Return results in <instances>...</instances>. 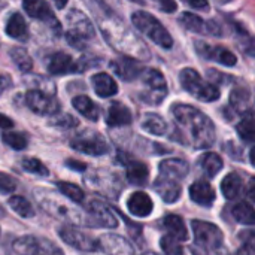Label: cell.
Here are the masks:
<instances>
[{"label":"cell","instance_id":"1","mask_svg":"<svg viewBox=\"0 0 255 255\" xmlns=\"http://www.w3.org/2000/svg\"><path fill=\"white\" fill-rule=\"evenodd\" d=\"M172 115L184 143L197 149H205L214 145L215 126L202 111L190 105L178 103L172 108Z\"/></svg>","mask_w":255,"mask_h":255},{"label":"cell","instance_id":"2","mask_svg":"<svg viewBox=\"0 0 255 255\" xmlns=\"http://www.w3.org/2000/svg\"><path fill=\"white\" fill-rule=\"evenodd\" d=\"M33 197L39 208L52 218L67 221L75 226L93 227V220L88 211H81L79 208H76L73 203H70L72 200H69L67 197L64 199L60 191L57 193L48 188H36L33 191Z\"/></svg>","mask_w":255,"mask_h":255},{"label":"cell","instance_id":"3","mask_svg":"<svg viewBox=\"0 0 255 255\" xmlns=\"http://www.w3.org/2000/svg\"><path fill=\"white\" fill-rule=\"evenodd\" d=\"M131 22L134 24V27L143 33L145 36H148L155 45L164 48V49H170L173 45V39L170 36V33L167 31V28L151 13L139 10L134 12L131 15Z\"/></svg>","mask_w":255,"mask_h":255},{"label":"cell","instance_id":"4","mask_svg":"<svg viewBox=\"0 0 255 255\" xmlns=\"http://www.w3.org/2000/svg\"><path fill=\"white\" fill-rule=\"evenodd\" d=\"M179 81L182 88L190 94H193L200 102H215L220 99V90L215 85L205 82L203 78L199 75V72L191 67L181 70Z\"/></svg>","mask_w":255,"mask_h":255},{"label":"cell","instance_id":"5","mask_svg":"<svg viewBox=\"0 0 255 255\" xmlns=\"http://www.w3.org/2000/svg\"><path fill=\"white\" fill-rule=\"evenodd\" d=\"M67 22H69V30L66 33L67 42L75 46L76 49H82L88 40H91L96 36L94 27L91 24V21L87 18L85 13H82L81 10H70V13H67L66 16Z\"/></svg>","mask_w":255,"mask_h":255},{"label":"cell","instance_id":"6","mask_svg":"<svg viewBox=\"0 0 255 255\" xmlns=\"http://www.w3.org/2000/svg\"><path fill=\"white\" fill-rule=\"evenodd\" d=\"M143 90L140 91L139 97L148 105H160L167 96V82L161 72L157 69H146L140 75Z\"/></svg>","mask_w":255,"mask_h":255},{"label":"cell","instance_id":"7","mask_svg":"<svg viewBox=\"0 0 255 255\" xmlns=\"http://www.w3.org/2000/svg\"><path fill=\"white\" fill-rule=\"evenodd\" d=\"M12 250L16 255H64L54 242L40 236H21L13 241Z\"/></svg>","mask_w":255,"mask_h":255},{"label":"cell","instance_id":"8","mask_svg":"<svg viewBox=\"0 0 255 255\" xmlns=\"http://www.w3.org/2000/svg\"><path fill=\"white\" fill-rule=\"evenodd\" d=\"M193 232H194V241L199 247L205 248L206 251H220L223 247V232L211 223L194 220L191 223Z\"/></svg>","mask_w":255,"mask_h":255},{"label":"cell","instance_id":"9","mask_svg":"<svg viewBox=\"0 0 255 255\" xmlns=\"http://www.w3.org/2000/svg\"><path fill=\"white\" fill-rule=\"evenodd\" d=\"M70 146L82 154L93 155V157H100L109 152V145L105 140V137L96 131L87 130L78 136H75L70 140Z\"/></svg>","mask_w":255,"mask_h":255},{"label":"cell","instance_id":"10","mask_svg":"<svg viewBox=\"0 0 255 255\" xmlns=\"http://www.w3.org/2000/svg\"><path fill=\"white\" fill-rule=\"evenodd\" d=\"M58 236L61 241L72 248L82 251V253H97L100 251L99 239L91 238L87 233H82L81 230L72 227V226H61L58 227Z\"/></svg>","mask_w":255,"mask_h":255},{"label":"cell","instance_id":"11","mask_svg":"<svg viewBox=\"0 0 255 255\" xmlns=\"http://www.w3.org/2000/svg\"><path fill=\"white\" fill-rule=\"evenodd\" d=\"M27 108L37 115H57L60 112V102L40 90H31L25 94Z\"/></svg>","mask_w":255,"mask_h":255},{"label":"cell","instance_id":"12","mask_svg":"<svg viewBox=\"0 0 255 255\" xmlns=\"http://www.w3.org/2000/svg\"><path fill=\"white\" fill-rule=\"evenodd\" d=\"M22 7L28 16L49 24L55 33L61 31L60 21L54 16V12L51 10L49 4L45 0H22Z\"/></svg>","mask_w":255,"mask_h":255},{"label":"cell","instance_id":"13","mask_svg":"<svg viewBox=\"0 0 255 255\" xmlns=\"http://www.w3.org/2000/svg\"><path fill=\"white\" fill-rule=\"evenodd\" d=\"M111 69L123 81H134L143 73V66L139 60L131 57H120L111 61Z\"/></svg>","mask_w":255,"mask_h":255},{"label":"cell","instance_id":"14","mask_svg":"<svg viewBox=\"0 0 255 255\" xmlns=\"http://www.w3.org/2000/svg\"><path fill=\"white\" fill-rule=\"evenodd\" d=\"M91 220H93V227H102V229H115L118 227V221L112 211L102 202L99 200H91L87 208Z\"/></svg>","mask_w":255,"mask_h":255},{"label":"cell","instance_id":"15","mask_svg":"<svg viewBox=\"0 0 255 255\" xmlns=\"http://www.w3.org/2000/svg\"><path fill=\"white\" fill-rule=\"evenodd\" d=\"M46 69L51 75H70L78 73L81 70V66L75 63V60L66 54V52H55L46 58Z\"/></svg>","mask_w":255,"mask_h":255},{"label":"cell","instance_id":"16","mask_svg":"<svg viewBox=\"0 0 255 255\" xmlns=\"http://www.w3.org/2000/svg\"><path fill=\"white\" fill-rule=\"evenodd\" d=\"M196 49L197 52L208 58V60H212V61H217L223 66H227V67H232L236 64V55L229 51L227 48L224 46H214V45H208L205 42H197L196 43Z\"/></svg>","mask_w":255,"mask_h":255},{"label":"cell","instance_id":"17","mask_svg":"<svg viewBox=\"0 0 255 255\" xmlns=\"http://www.w3.org/2000/svg\"><path fill=\"white\" fill-rule=\"evenodd\" d=\"M99 247L100 251H103L108 255H133L134 250L133 247L121 236L117 235H103L99 239Z\"/></svg>","mask_w":255,"mask_h":255},{"label":"cell","instance_id":"18","mask_svg":"<svg viewBox=\"0 0 255 255\" xmlns=\"http://www.w3.org/2000/svg\"><path fill=\"white\" fill-rule=\"evenodd\" d=\"M158 170H160V176L179 182L188 175L190 167H188V163L185 160L169 158V160H164V161L160 163Z\"/></svg>","mask_w":255,"mask_h":255},{"label":"cell","instance_id":"19","mask_svg":"<svg viewBox=\"0 0 255 255\" xmlns=\"http://www.w3.org/2000/svg\"><path fill=\"white\" fill-rule=\"evenodd\" d=\"M127 209L131 215H134L137 218H146L148 215H151V212L154 209V203L146 193L136 191L128 197Z\"/></svg>","mask_w":255,"mask_h":255},{"label":"cell","instance_id":"20","mask_svg":"<svg viewBox=\"0 0 255 255\" xmlns=\"http://www.w3.org/2000/svg\"><path fill=\"white\" fill-rule=\"evenodd\" d=\"M133 117L130 109L120 103V102H114L109 105L108 108V114H106V124L109 127H121V126H128L131 123Z\"/></svg>","mask_w":255,"mask_h":255},{"label":"cell","instance_id":"21","mask_svg":"<svg viewBox=\"0 0 255 255\" xmlns=\"http://www.w3.org/2000/svg\"><path fill=\"white\" fill-rule=\"evenodd\" d=\"M190 197L194 203L209 208L215 202V191L206 181H197L190 187Z\"/></svg>","mask_w":255,"mask_h":255},{"label":"cell","instance_id":"22","mask_svg":"<svg viewBox=\"0 0 255 255\" xmlns=\"http://www.w3.org/2000/svg\"><path fill=\"white\" fill-rule=\"evenodd\" d=\"M154 190L160 194V197H161L166 203H175V202H178L179 197H181V187H179V182L172 181V179H167V178H163V176H160V178L155 181Z\"/></svg>","mask_w":255,"mask_h":255},{"label":"cell","instance_id":"23","mask_svg":"<svg viewBox=\"0 0 255 255\" xmlns=\"http://www.w3.org/2000/svg\"><path fill=\"white\" fill-rule=\"evenodd\" d=\"M4 31L9 37L15 39V40H27L28 39V27L25 19L22 18V15L19 12H13L6 22Z\"/></svg>","mask_w":255,"mask_h":255},{"label":"cell","instance_id":"24","mask_svg":"<svg viewBox=\"0 0 255 255\" xmlns=\"http://www.w3.org/2000/svg\"><path fill=\"white\" fill-rule=\"evenodd\" d=\"M93 88L99 97H112L118 93V85L114 78L108 73H96L91 78Z\"/></svg>","mask_w":255,"mask_h":255},{"label":"cell","instance_id":"25","mask_svg":"<svg viewBox=\"0 0 255 255\" xmlns=\"http://www.w3.org/2000/svg\"><path fill=\"white\" fill-rule=\"evenodd\" d=\"M126 173L128 182L134 185H145L149 178L148 166L142 161H134V160L126 161Z\"/></svg>","mask_w":255,"mask_h":255},{"label":"cell","instance_id":"26","mask_svg":"<svg viewBox=\"0 0 255 255\" xmlns=\"http://www.w3.org/2000/svg\"><path fill=\"white\" fill-rule=\"evenodd\" d=\"M72 103H73V108L82 117H85L87 120H90V121H97L99 120L100 109H99V106L90 97H87V96H76L72 100Z\"/></svg>","mask_w":255,"mask_h":255},{"label":"cell","instance_id":"27","mask_svg":"<svg viewBox=\"0 0 255 255\" xmlns=\"http://www.w3.org/2000/svg\"><path fill=\"white\" fill-rule=\"evenodd\" d=\"M199 166L200 169L209 176V178H215L217 173H220V170L223 169V158L215 154V152H206L200 157L199 160Z\"/></svg>","mask_w":255,"mask_h":255},{"label":"cell","instance_id":"28","mask_svg":"<svg viewBox=\"0 0 255 255\" xmlns=\"http://www.w3.org/2000/svg\"><path fill=\"white\" fill-rule=\"evenodd\" d=\"M242 191V179L238 173H229L221 182V193L226 199L235 200Z\"/></svg>","mask_w":255,"mask_h":255},{"label":"cell","instance_id":"29","mask_svg":"<svg viewBox=\"0 0 255 255\" xmlns=\"http://www.w3.org/2000/svg\"><path fill=\"white\" fill-rule=\"evenodd\" d=\"M163 226L167 229L170 236L176 238L178 241H187L188 239V232H187V227H185V224H184L181 217H178V215H167L163 220Z\"/></svg>","mask_w":255,"mask_h":255},{"label":"cell","instance_id":"30","mask_svg":"<svg viewBox=\"0 0 255 255\" xmlns=\"http://www.w3.org/2000/svg\"><path fill=\"white\" fill-rule=\"evenodd\" d=\"M142 128L151 134H155V136H161L166 133L167 130V124L166 121L157 115V114H146L142 120Z\"/></svg>","mask_w":255,"mask_h":255},{"label":"cell","instance_id":"31","mask_svg":"<svg viewBox=\"0 0 255 255\" xmlns=\"http://www.w3.org/2000/svg\"><path fill=\"white\" fill-rule=\"evenodd\" d=\"M7 205L21 218H33L34 214H36L34 208L31 206V203L25 197H22V196H12V197H9L7 199Z\"/></svg>","mask_w":255,"mask_h":255},{"label":"cell","instance_id":"32","mask_svg":"<svg viewBox=\"0 0 255 255\" xmlns=\"http://www.w3.org/2000/svg\"><path fill=\"white\" fill-rule=\"evenodd\" d=\"M232 215L241 224L255 226V209L251 205H248L245 202L238 203L236 206H233L232 208Z\"/></svg>","mask_w":255,"mask_h":255},{"label":"cell","instance_id":"33","mask_svg":"<svg viewBox=\"0 0 255 255\" xmlns=\"http://www.w3.org/2000/svg\"><path fill=\"white\" fill-rule=\"evenodd\" d=\"M9 55H10V58L13 60L15 66H16L19 70L28 72V70L33 67V60H31L30 54H28L24 48H21V46H13V48L9 51Z\"/></svg>","mask_w":255,"mask_h":255},{"label":"cell","instance_id":"34","mask_svg":"<svg viewBox=\"0 0 255 255\" xmlns=\"http://www.w3.org/2000/svg\"><path fill=\"white\" fill-rule=\"evenodd\" d=\"M57 188L64 197H67L69 200H72L75 203H82L85 200V194H84L82 188L75 184L60 181V182H57Z\"/></svg>","mask_w":255,"mask_h":255},{"label":"cell","instance_id":"35","mask_svg":"<svg viewBox=\"0 0 255 255\" xmlns=\"http://www.w3.org/2000/svg\"><path fill=\"white\" fill-rule=\"evenodd\" d=\"M1 140L7 146H10L12 149H15V151H22L28 145L27 136L22 134V133H18V131H4L1 134Z\"/></svg>","mask_w":255,"mask_h":255},{"label":"cell","instance_id":"36","mask_svg":"<svg viewBox=\"0 0 255 255\" xmlns=\"http://www.w3.org/2000/svg\"><path fill=\"white\" fill-rule=\"evenodd\" d=\"M21 166L25 172L28 173H33V175H39V176H48L49 175V170L48 167L39 160V158H34V157H25L21 160Z\"/></svg>","mask_w":255,"mask_h":255},{"label":"cell","instance_id":"37","mask_svg":"<svg viewBox=\"0 0 255 255\" xmlns=\"http://www.w3.org/2000/svg\"><path fill=\"white\" fill-rule=\"evenodd\" d=\"M179 21L184 28H187L190 31H196V33H200L205 27V21L193 12H184L179 18Z\"/></svg>","mask_w":255,"mask_h":255},{"label":"cell","instance_id":"38","mask_svg":"<svg viewBox=\"0 0 255 255\" xmlns=\"http://www.w3.org/2000/svg\"><path fill=\"white\" fill-rule=\"evenodd\" d=\"M238 134L241 136L242 140L250 142V143H255V120L253 118H244L238 127Z\"/></svg>","mask_w":255,"mask_h":255},{"label":"cell","instance_id":"39","mask_svg":"<svg viewBox=\"0 0 255 255\" xmlns=\"http://www.w3.org/2000/svg\"><path fill=\"white\" fill-rule=\"evenodd\" d=\"M160 247L163 250V253L167 255H182V247L179 245L178 239L173 236H163Z\"/></svg>","mask_w":255,"mask_h":255},{"label":"cell","instance_id":"40","mask_svg":"<svg viewBox=\"0 0 255 255\" xmlns=\"http://www.w3.org/2000/svg\"><path fill=\"white\" fill-rule=\"evenodd\" d=\"M238 45H239L242 52H245L250 57H255V36L247 34L245 30H244V33L239 34Z\"/></svg>","mask_w":255,"mask_h":255},{"label":"cell","instance_id":"41","mask_svg":"<svg viewBox=\"0 0 255 255\" xmlns=\"http://www.w3.org/2000/svg\"><path fill=\"white\" fill-rule=\"evenodd\" d=\"M16 185H18V182L15 178H12L10 175H7L4 172H0V193L1 194L7 196V194L13 193L16 190Z\"/></svg>","mask_w":255,"mask_h":255},{"label":"cell","instance_id":"42","mask_svg":"<svg viewBox=\"0 0 255 255\" xmlns=\"http://www.w3.org/2000/svg\"><path fill=\"white\" fill-rule=\"evenodd\" d=\"M49 124L54 126V127H60V128H73V127H76L79 123H78V120H76L75 117H72V115H69V114H64V115H61V117L52 120Z\"/></svg>","mask_w":255,"mask_h":255},{"label":"cell","instance_id":"43","mask_svg":"<svg viewBox=\"0 0 255 255\" xmlns=\"http://www.w3.org/2000/svg\"><path fill=\"white\" fill-rule=\"evenodd\" d=\"M248 99H250L248 93L239 88V90H235V91L232 93L230 102H232V105H233L235 108H239V106H244V105L248 102Z\"/></svg>","mask_w":255,"mask_h":255},{"label":"cell","instance_id":"44","mask_svg":"<svg viewBox=\"0 0 255 255\" xmlns=\"http://www.w3.org/2000/svg\"><path fill=\"white\" fill-rule=\"evenodd\" d=\"M154 1L166 13H172V12H175L178 9V4H176L175 0H154Z\"/></svg>","mask_w":255,"mask_h":255},{"label":"cell","instance_id":"45","mask_svg":"<svg viewBox=\"0 0 255 255\" xmlns=\"http://www.w3.org/2000/svg\"><path fill=\"white\" fill-rule=\"evenodd\" d=\"M239 239L244 242V245H248L255 250V232L254 230H247L239 235Z\"/></svg>","mask_w":255,"mask_h":255},{"label":"cell","instance_id":"46","mask_svg":"<svg viewBox=\"0 0 255 255\" xmlns=\"http://www.w3.org/2000/svg\"><path fill=\"white\" fill-rule=\"evenodd\" d=\"M182 1L187 3L188 6H191L193 9H197V10H206L209 7L208 0H182Z\"/></svg>","mask_w":255,"mask_h":255},{"label":"cell","instance_id":"47","mask_svg":"<svg viewBox=\"0 0 255 255\" xmlns=\"http://www.w3.org/2000/svg\"><path fill=\"white\" fill-rule=\"evenodd\" d=\"M66 166L76 172H84L87 169V164L82 161H78V160H66Z\"/></svg>","mask_w":255,"mask_h":255},{"label":"cell","instance_id":"48","mask_svg":"<svg viewBox=\"0 0 255 255\" xmlns=\"http://www.w3.org/2000/svg\"><path fill=\"white\" fill-rule=\"evenodd\" d=\"M12 85V79L6 73H0V94L4 93L9 87Z\"/></svg>","mask_w":255,"mask_h":255},{"label":"cell","instance_id":"49","mask_svg":"<svg viewBox=\"0 0 255 255\" xmlns=\"http://www.w3.org/2000/svg\"><path fill=\"white\" fill-rule=\"evenodd\" d=\"M208 31L215 34V36H221L223 34V28H221V25L217 21H209L208 22Z\"/></svg>","mask_w":255,"mask_h":255},{"label":"cell","instance_id":"50","mask_svg":"<svg viewBox=\"0 0 255 255\" xmlns=\"http://www.w3.org/2000/svg\"><path fill=\"white\" fill-rule=\"evenodd\" d=\"M13 126V121L9 118V117H6L4 114H0V128H10Z\"/></svg>","mask_w":255,"mask_h":255},{"label":"cell","instance_id":"51","mask_svg":"<svg viewBox=\"0 0 255 255\" xmlns=\"http://www.w3.org/2000/svg\"><path fill=\"white\" fill-rule=\"evenodd\" d=\"M247 194H248V197H250L253 202H255V178H251V179H250V184H248Z\"/></svg>","mask_w":255,"mask_h":255},{"label":"cell","instance_id":"52","mask_svg":"<svg viewBox=\"0 0 255 255\" xmlns=\"http://www.w3.org/2000/svg\"><path fill=\"white\" fill-rule=\"evenodd\" d=\"M236 255H255V250L254 248H251V247H248V245H244Z\"/></svg>","mask_w":255,"mask_h":255},{"label":"cell","instance_id":"53","mask_svg":"<svg viewBox=\"0 0 255 255\" xmlns=\"http://www.w3.org/2000/svg\"><path fill=\"white\" fill-rule=\"evenodd\" d=\"M52 1H54V4H55L57 9H63V7H66V4H67L69 0H52Z\"/></svg>","mask_w":255,"mask_h":255},{"label":"cell","instance_id":"54","mask_svg":"<svg viewBox=\"0 0 255 255\" xmlns=\"http://www.w3.org/2000/svg\"><path fill=\"white\" fill-rule=\"evenodd\" d=\"M250 160H251V163L255 166V146L251 149V152H250Z\"/></svg>","mask_w":255,"mask_h":255},{"label":"cell","instance_id":"55","mask_svg":"<svg viewBox=\"0 0 255 255\" xmlns=\"http://www.w3.org/2000/svg\"><path fill=\"white\" fill-rule=\"evenodd\" d=\"M193 254H194V255H203L202 253H200V251H197V250H196V251H193Z\"/></svg>","mask_w":255,"mask_h":255},{"label":"cell","instance_id":"56","mask_svg":"<svg viewBox=\"0 0 255 255\" xmlns=\"http://www.w3.org/2000/svg\"><path fill=\"white\" fill-rule=\"evenodd\" d=\"M131 1H137V3H142V0H131Z\"/></svg>","mask_w":255,"mask_h":255}]
</instances>
